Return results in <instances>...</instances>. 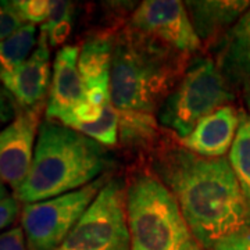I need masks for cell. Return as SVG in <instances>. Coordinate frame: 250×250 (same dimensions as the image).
Wrapping results in <instances>:
<instances>
[{
    "label": "cell",
    "mask_w": 250,
    "mask_h": 250,
    "mask_svg": "<svg viewBox=\"0 0 250 250\" xmlns=\"http://www.w3.org/2000/svg\"><path fill=\"white\" fill-rule=\"evenodd\" d=\"M153 167L205 250L250 225V207L227 159L168 147L154 157Z\"/></svg>",
    "instance_id": "obj_1"
},
{
    "label": "cell",
    "mask_w": 250,
    "mask_h": 250,
    "mask_svg": "<svg viewBox=\"0 0 250 250\" xmlns=\"http://www.w3.org/2000/svg\"><path fill=\"white\" fill-rule=\"evenodd\" d=\"M108 163L104 146L46 118L39 126L29 174L14 195L24 205L62 196L100 178Z\"/></svg>",
    "instance_id": "obj_2"
},
{
    "label": "cell",
    "mask_w": 250,
    "mask_h": 250,
    "mask_svg": "<svg viewBox=\"0 0 250 250\" xmlns=\"http://www.w3.org/2000/svg\"><path fill=\"white\" fill-rule=\"evenodd\" d=\"M174 52L135 29L117 38L110 74V99L117 111L153 114L164 103L181 70V57Z\"/></svg>",
    "instance_id": "obj_3"
},
{
    "label": "cell",
    "mask_w": 250,
    "mask_h": 250,
    "mask_svg": "<svg viewBox=\"0 0 250 250\" xmlns=\"http://www.w3.org/2000/svg\"><path fill=\"white\" fill-rule=\"evenodd\" d=\"M125 203L131 250H205L159 178L149 174L135 177Z\"/></svg>",
    "instance_id": "obj_4"
},
{
    "label": "cell",
    "mask_w": 250,
    "mask_h": 250,
    "mask_svg": "<svg viewBox=\"0 0 250 250\" xmlns=\"http://www.w3.org/2000/svg\"><path fill=\"white\" fill-rule=\"evenodd\" d=\"M232 99V90L217 62L199 59L161 104L159 121L184 139L202 120L227 106Z\"/></svg>",
    "instance_id": "obj_5"
},
{
    "label": "cell",
    "mask_w": 250,
    "mask_h": 250,
    "mask_svg": "<svg viewBox=\"0 0 250 250\" xmlns=\"http://www.w3.org/2000/svg\"><path fill=\"white\" fill-rule=\"evenodd\" d=\"M106 182V177H100L78 190L24 205L21 225L28 250L59 249Z\"/></svg>",
    "instance_id": "obj_6"
},
{
    "label": "cell",
    "mask_w": 250,
    "mask_h": 250,
    "mask_svg": "<svg viewBox=\"0 0 250 250\" xmlns=\"http://www.w3.org/2000/svg\"><path fill=\"white\" fill-rule=\"evenodd\" d=\"M123 184L110 179L57 250H131Z\"/></svg>",
    "instance_id": "obj_7"
},
{
    "label": "cell",
    "mask_w": 250,
    "mask_h": 250,
    "mask_svg": "<svg viewBox=\"0 0 250 250\" xmlns=\"http://www.w3.org/2000/svg\"><path fill=\"white\" fill-rule=\"evenodd\" d=\"M132 29L177 52L192 53L202 41L195 32L185 3L177 0H147L135 10Z\"/></svg>",
    "instance_id": "obj_8"
},
{
    "label": "cell",
    "mask_w": 250,
    "mask_h": 250,
    "mask_svg": "<svg viewBox=\"0 0 250 250\" xmlns=\"http://www.w3.org/2000/svg\"><path fill=\"white\" fill-rule=\"evenodd\" d=\"M43 106L22 108L17 106L14 120L0 129V181L14 192L27 179L35 153Z\"/></svg>",
    "instance_id": "obj_9"
},
{
    "label": "cell",
    "mask_w": 250,
    "mask_h": 250,
    "mask_svg": "<svg viewBox=\"0 0 250 250\" xmlns=\"http://www.w3.org/2000/svg\"><path fill=\"white\" fill-rule=\"evenodd\" d=\"M50 45L46 32L39 29L38 43L32 54L13 71L0 74V81L16 100L18 107L45 106L52 83Z\"/></svg>",
    "instance_id": "obj_10"
},
{
    "label": "cell",
    "mask_w": 250,
    "mask_h": 250,
    "mask_svg": "<svg viewBox=\"0 0 250 250\" xmlns=\"http://www.w3.org/2000/svg\"><path fill=\"white\" fill-rule=\"evenodd\" d=\"M78 46H62L56 53L46 103V118L49 120H59L62 123L81 102L86 100L85 85L78 68Z\"/></svg>",
    "instance_id": "obj_11"
},
{
    "label": "cell",
    "mask_w": 250,
    "mask_h": 250,
    "mask_svg": "<svg viewBox=\"0 0 250 250\" xmlns=\"http://www.w3.org/2000/svg\"><path fill=\"white\" fill-rule=\"evenodd\" d=\"M116 39L107 32L90 36L80 49L78 68L86 100L103 106L110 99V74Z\"/></svg>",
    "instance_id": "obj_12"
},
{
    "label": "cell",
    "mask_w": 250,
    "mask_h": 250,
    "mask_svg": "<svg viewBox=\"0 0 250 250\" xmlns=\"http://www.w3.org/2000/svg\"><path fill=\"white\" fill-rule=\"evenodd\" d=\"M238 125L239 113L232 106H224L202 120L181 141L185 149L202 157L220 159L231 150Z\"/></svg>",
    "instance_id": "obj_13"
},
{
    "label": "cell",
    "mask_w": 250,
    "mask_h": 250,
    "mask_svg": "<svg viewBox=\"0 0 250 250\" xmlns=\"http://www.w3.org/2000/svg\"><path fill=\"white\" fill-rule=\"evenodd\" d=\"M217 65L228 85L250 83V7L223 36Z\"/></svg>",
    "instance_id": "obj_14"
},
{
    "label": "cell",
    "mask_w": 250,
    "mask_h": 250,
    "mask_svg": "<svg viewBox=\"0 0 250 250\" xmlns=\"http://www.w3.org/2000/svg\"><path fill=\"white\" fill-rule=\"evenodd\" d=\"M185 7L200 41H211L229 31L250 7L249 1L238 0H192Z\"/></svg>",
    "instance_id": "obj_15"
},
{
    "label": "cell",
    "mask_w": 250,
    "mask_h": 250,
    "mask_svg": "<svg viewBox=\"0 0 250 250\" xmlns=\"http://www.w3.org/2000/svg\"><path fill=\"white\" fill-rule=\"evenodd\" d=\"M228 161L250 207V114L243 111L239 113V125Z\"/></svg>",
    "instance_id": "obj_16"
},
{
    "label": "cell",
    "mask_w": 250,
    "mask_h": 250,
    "mask_svg": "<svg viewBox=\"0 0 250 250\" xmlns=\"http://www.w3.org/2000/svg\"><path fill=\"white\" fill-rule=\"evenodd\" d=\"M36 27L24 24L13 35L0 42V74L13 71L27 62L38 43Z\"/></svg>",
    "instance_id": "obj_17"
},
{
    "label": "cell",
    "mask_w": 250,
    "mask_h": 250,
    "mask_svg": "<svg viewBox=\"0 0 250 250\" xmlns=\"http://www.w3.org/2000/svg\"><path fill=\"white\" fill-rule=\"evenodd\" d=\"M120 139L128 145H143L154 138L157 121L149 113L118 111Z\"/></svg>",
    "instance_id": "obj_18"
},
{
    "label": "cell",
    "mask_w": 250,
    "mask_h": 250,
    "mask_svg": "<svg viewBox=\"0 0 250 250\" xmlns=\"http://www.w3.org/2000/svg\"><path fill=\"white\" fill-rule=\"evenodd\" d=\"M118 125H120L118 111L113 106V103L108 102L103 106V111H102V116L99 117V120L89 124L74 125L72 129L96 141L102 146H113L116 145L120 136Z\"/></svg>",
    "instance_id": "obj_19"
},
{
    "label": "cell",
    "mask_w": 250,
    "mask_h": 250,
    "mask_svg": "<svg viewBox=\"0 0 250 250\" xmlns=\"http://www.w3.org/2000/svg\"><path fill=\"white\" fill-rule=\"evenodd\" d=\"M13 3L25 24L43 25L49 20V14H50L49 0H16Z\"/></svg>",
    "instance_id": "obj_20"
},
{
    "label": "cell",
    "mask_w": 250,
    "mask_h": 250,
    "mask_svg": "<svg viewBox=\"0 0 250 250\" xmlns=\"http://www.w3.org/2000/svg\"><path fill=\"white\" fill-rule=\"evenodd\" d=\"M20 200L9 190V187L0 181V231L10 227L20 214Z\"/></svg>",
    "instance_id": "obj_21"
},
{
    "label": "cell",
    "mask_w": 250,
    "mask_h": 250,
    "mask_svg": "<svg viewBox=\"0 0 250 250\" xmlns=\"http://www.w3.org/2000/svg\"><path fill=\"white\" fill-rule=\"evenodd\" d=\"M24 24L14 3L0 0V42L13 35Z\"/></svg>",
    "instance_id": "obj_22"
},
{
    "label": "cell",
    "mask_w": 250,
    "mask_h": 250,
    "mask_svg": "<svg viewBox=\"0 0 250 250\" xmlns=\"http://www.w3.org/2000/svg\"><path fill=\"white\" fill-rule=\"evenodd\" d=\"M74 18V4L71 1H50V14L49 20L43 25H41V29H49L54 27L56 24L72 20Z\"/></svg>",
    "instance_id": "obj_23"
},
{
    "label": "cell",
    "mask_w": 250,
    "mask_h": 250,
    "mask_svg": "<svg viewBox=\"0 0 250 250\" xmlns=\"http://www.w3.org/2000/svg\"><path fill=\"white\" fill-rule=\"evenodd\" d=\"M213 250H250V225L225 236Z\"/></svg>",
    "instance_id": "obj_24"
},
{
    "label": "cell",
    "mask_w": 250,
    "mask_h": 250,
    "mask_svg": "<svg viewBox=\"0 0 250 250\" xmlns=\"http://www.w3.org/2000/svg\"><path fill=\"white\" fill-rule=\"evenodd\" d=\"M17 113V103L0 81V128L9 125Z\"/></svg>",
    "instance_id": "obj_25"
},
{
    "label": "cell",
    "mask_w": 250,
    "mask_h": 250,
    "mask_svg": "<svg viewBox=\"0 0 250 250\" xmlns=\"http://www.w3.org/2000/svg\"><path fill=\"white\" fill-rule=\"evenodd\" d=\"M0 250H28L27 239L22 228L16 227L0 233Z\"/></svg>",
    "instance_id": "obj_26"
},
{
    "label": "cell",
    "mask_w": 250,
    "mask_h": 250,
    "mask_svg": "<svg viewBox=\"0 0 250 250\" xmlns=\"http://www.w3.org/2000/svg\"><path fill=\"white\" fill-rule=\"evenodd\" d=\"M41 31L46 32L50 47H57V46L62 45L67 41V38L70 36V34H71L72 20L62 21V22L56 24L54 27L49 28V29H41Z\"/></svg>",
    "instance_id": "obj_27"
},
{
    "label": "cell",
    "mask_w": 250,
    "mask_h": 250,
    "mask_svg": "<svg viewBox=\"0 0 250 250\" xmlns=\"http://www.w3.org/2000/svg\"><path fill=\"white\" fill-rule=\"evenodd\" d=\"M243 89H245V103H246V106L250 111V83H248Z\"/></svg>",
    "instance_id": "obj_28"
}]
</instances>
